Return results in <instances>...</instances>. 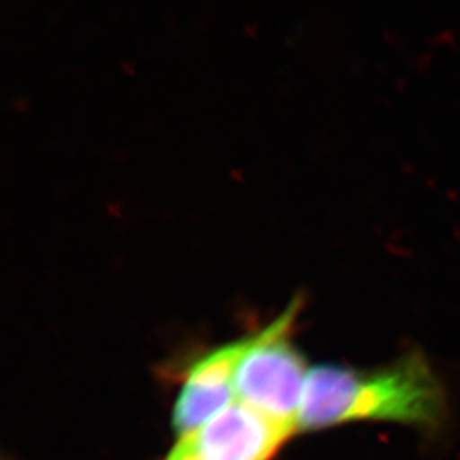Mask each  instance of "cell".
Returning <instances> with one entry per match:
<instances>
[{
    "label": "cell",
    "mask_w": 460,
    "mask_h": 460,
    "mask_svg": "<svg viewBox=\"0 0 460 460\" xmlns=\"http://www.w3.org/2000/svg\"><path fill=\"white\" fill-rule=\"evenodd\" d=\"M447 416V398L429 362L407 353L380 368L346 365L312 367L298 414V432H314L355 421H385L438 429Z\"/></svg>",
    "instance_id": "1"
},
{
    "label": "cell",
    "mask_w": 460,
    "mask_h": 460,
    "mask_svg": "<svg viewBox=\"0 0 460 460\" xmlns=\"http://www.w3.org/2000/svg\"><path fill=\"white\" fill-rule=\"evenodd\" d=\"M300 305L301 300H292L278 319L246 337L235 373L237 401L296 434L310 371L291 339Z\"/></svg>",
    "instance_id": "2"
},
{
    "label": "cell",
    "mask_w": 460,
    "mask_h": 460,
    "mask_svg": "<svg viewBox=\"0 0 460 460\" xmlns=\"http://www.w3.org/2000/svg\"><path fill=\"white\" fill-rule=\"evenodd\" d=\"M246 339L224 344L192 362L172 414L178 439L188 438L237 402L235 373Z\"/></svg>",
    "instance_id": "3"
},
{
    "label": "cell",
    "mask_w": 460,
    "mask_h": 460,
    "mask_svg": "<svg viewBox=\"0 0 460 460\" xmlns=\"http://www.w3.org/2000/svg\"><path fill=\"white\" fill-rule=\"evenodd\" d=\"M294 435V430L237 401L183 439L200 460H271Z\"/></svg>",
    "instance_id": "4"
},
{
    "label": "cell",
    "mask_w": 460,
    "mask_h": 460,
    "mask_svg": "<svg viewBox=\"0 0 460 460\" xmlns=\"http://www.w3.org/2000/svg\"><path fill=\"white\" fill-rule=\"evenodd\" d=\"M165 460H200L196 456V453L192 452L191 446L187 439H178V444L174 446L173 450L170 452L169 456Z\"/></svg>",
    "instance_id": "5"
}]
</instances>
